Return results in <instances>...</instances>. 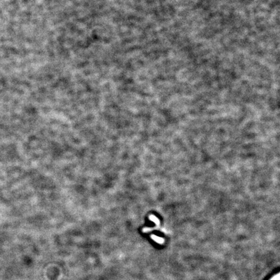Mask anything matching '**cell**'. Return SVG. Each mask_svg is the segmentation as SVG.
I'll return each instance as SVG.
<instances>
[{"label": "cell", "mask_w": 280, "mask_h": 280, "mask_svg": "<svg viewBox=\"0 0 280 280\" xmlns=\"http://www.w3.org/2000/svg\"><path fill=\"white\" fill-rule=\"evenodd\" d=\"M152 238H153V239H154L155 241H156L157 242H158V243H162V241H161V239L159 238V237H156V236H154V235H152Z\"/></svg>", "instance_id": "6da1fadb"}, {"label": "cell", "mask_w": 280, "mask_h": 280, "mask_svg": "<svg viewBox=\"0 0 280 280\" xmlns=\"http://www.w3.org/2000/svg\"><path fill=\"white\" fill-rule=\"evenodd\" d=\"M279 274H277L276 275H275V276H274V278H272V279H271L270 280H279Z\"/></svg>", "instance_id": "7a4b0ae2"}]
</instances>
